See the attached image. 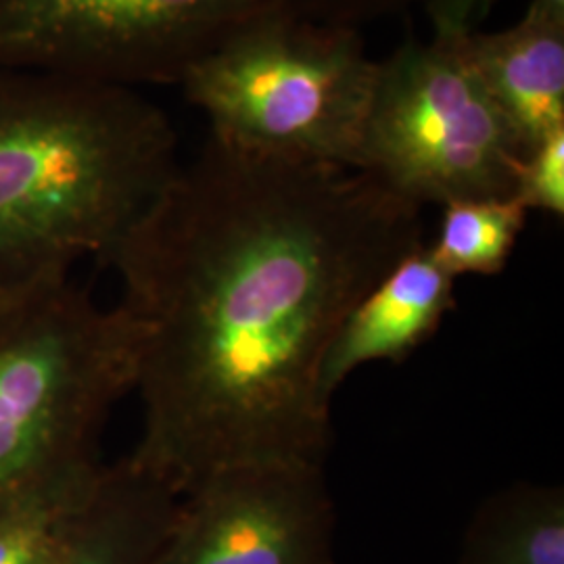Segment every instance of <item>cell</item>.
Masks as SVG:
<instances>
[{"label": "cell", "instance_id": "obj_1", "mask_svg": "<svg viewBox=\"0 0 564 564\" xmlns=\"http://www.w3.org/2000/svg\"><path fill=\"white\" fill-rule=\"evenodd\" d=\"M424 242L423 207L362 170L209 137L105 262L141 333L128 460L178 496L230 468L324 466V356Z\"/></svg>", "mask_w": 564, "mask_h": 564}, {"label": "cell", "instance_id": "obj_2", "mask_svg": "<svg viewBox=\"0 0 564 564\" xmlns=\"http://www.w3.org/2000/svg\"><path fill=\"white\" fill-rule=\"evenodd\" d=\"M176 170L172 123L132 86L0 67V303L107 262Z\"/></svg>", "mask_w": 564, "mask_h": 564}, {"label": "cell", "instance_id": "obj_3", "mask_svg": "<svg viewBox=\"0 0 564 564\" xmlns=\"http://www.w3.org/2000/svg\"><path fill=\"white\" fill-rule=\"evenodd\" d=\"M141 333L65 281L0 303V505L97 463L111 405L137 383Z\"/></svg>", "mask_w": 564, "mask_h": 564}, {"label": "cell", "instance_id": "obj_4", "mask_svg": "<svg viewBox=\"0 0 564 564\" xmlns=\"http://www.w3.org/2000/svg\"><path fill=\"white\" fill-rule=\"evenodd\" d=\"M377 76L358 28L274 21L193 63L178 84L218 141L358 170Z\"/></svg>", "mask_w": 564, "mask_h": 564}, {"label": "cell", "instance_id": "obj_5", "mask_svg": "<svg viewBox=\"0 0 564 564\" xmlns=\"http://www.w3.org/2000/svg\"><path fill=\"white\" fill-rule=\"evenodd\" d=\"M424 0H0V67L121 86L178 84L205 55L274 21L358 28Z\"/></svg>", "mask_w": 564, "mask_h": 564}, {"label": "cell", "instance_id": "obj_6", "mask_svg": "<svg viewBox=\"0 0 564 564\" xmlns=\"http://www.w3.org/2000/svg\"><path fill=\"white\" fill-rule=\"evenodd\" d=\"M464 36L410 39L379 61L358 170L419 207L512 197L523 160Z\"/></svg>", "mask_w": 564, "mask_h": 564}, {"label": "cell", "instance_id": "obj_7", "mask_svg": "<svg viewBox=\"0 0 564 564\" xmlns=\"http://www.w3.org/2000/svg\"><path fill=\"white\" fill-rule=\"evenodd\" d=\"M333 527L323 466L230 468L182 496L149 564H333Z\"/></svg>", "mask_w": 564, "mask_h": 564}, {"label": "cell", "instance_id": "obj_8", "mask_svg": "<svg viewBox=\"0 0 564 564\" xmlns=\"http://www.w3.org/2000/svg\"><path fill=\"white\" fill-rule=\"evenodd\" d=\"M454 284L426 242L395 263L335 333L321 372L324 402L364 364L403 362L429 341L456 307Z\"/></svg>", "mask_w": 564, "mask_h": 564}, {"label": "cell", "instance_id": "obj_9", "mask_svg": "<svg viewBox=\"0 0 564 564\" xmlns=\"http://www.w3.org/2000/svg\"><path fill=\"white\" fill-rule=\"evenodd\" d=\"M464 53L523 153L563 130V18L527 7L506 30L466 34Z\"/></svg>", "mask_w": 564, "mask_h": 564}, {"label": "cell", "instance_id": "obj_10", "mask_svg": "<svg viewBox=\"0 0 564 564\" xmlns=\"http://www.w3.org/2000/svg\"><path fill=\"white\" fill-rule=\"evenodd\" d=\"M182 496L128 458L102 470L74 544L61 564H149Z\"/></svg>", "mask_w": 564, "mask_h": 564}, {"label": "cell", "instance_id": "obj_11", "mask_svg": "<svg viewBox=\"0 0 564 564\" xmlns=\"http://www.w3.org/2000/svg\"><path fill=\"white\" fill-rule=\"evenodd\" d=\"M458 564H564V491L514 485L485 502L464 535Z\"/></svg>", "mask_w": 564, "mask_h": 564}, {"label": "cell", "instance_id": "obj_12", "mask_svg": "<svg viewBox=\"0 0 564 564\" xmlns=\"http://www.w3.org/2000/svg\"><path fill=\"white\" fill-rule=\"evenodd\" d=\"M105 466L80 464L0 505V564H61L95 498Z\"/></svg>", "mask_w": 564, "mask_h": 564}, {"label": "cell", "instance_id": "obj_13", "mask_svg": "<svg viewBox=\"0 0 564 564\" xmlns=\"http://www.w3.org/2000/svg\"><path fill=\"white\" fill-rule=\"evenodd\" d=\"M442 209L437 239L426 242L433 260L454 279L500 274L527 226L523 203L512 195L445 203Z\"/></svg>", "mask_w": 564, "mask_h": 564}, {"label": "cell", "instance_id": "obj_14", "mask_svg": "<svg viewBox=\"0 0 564 564\" xmlns=\"http://www.w3.org/2000/svg\"><path fill=\"white\" fill-rule=\"evenodd\" d=\"M524 207L564 216V128L531 147L517 165L514 193Z\"/></svg>", "mask_w": 564, "mask_h": 564}, {"label": "cell", "instance_id": "obj_15", "mask_svg": "<svg viewBox=\"0 0 564 564\" xmlns=\"http://www.w3.org/2000/svg\"><path fill=\"white\" fill-rule=\"evenodd\" d=\"M529 7H535L544 13H550L554 18H563L564 20V0H531Z\"/></svg>", "mask_w": 564, "mask_h": 564}]
</instances>
